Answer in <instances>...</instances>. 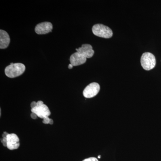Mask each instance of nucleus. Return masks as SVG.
I'll list each match as a JSON object with an SVG mask.
<instances>
[{"instance_id":"obj_6","label":"nucleus","mask_w":161,"mask_h":161,"mask_svg":"<svg viewBox=\"0 0 161 161\" xmlns=\"http://www.w3.org/2000/svg\"><path fill=\"white\" fill-rule=\"evenodd\" d=\"M52 28L53 26L50 22H43L36 25L35 31L38 35H44L51 32Z\"/></svg>"},{"instance_id":"obj_15","label":"nucleus","mask_w":161,"mask_h":161,"mask_svg":"<svg viewBox=\"0 0 161 161\" xmlns=\"http://www.w3.org/2000/svg\"><path fill=\"white\" fill-rule=\"evenodd\" d=\"M36 106H37V102H35L34 101V102H32V103H31V108H34V107H36Z\"/></svg>"},{"instance_id":"obj_7","label":"nucleus","mask_w":161,"mask_h":161,"mask_svg":"<svg viewBox=\"0 0 161 161\" xmlns=\"http://www.w3.org/2000/svg\"><path fill=\"white\" fill-rule=\"evenodd\" d=\"M7 147L9 150H14L19 148L20 145L19 139L15 133L9 134L7 137Z\"/></svg>"},{"instance_id":"obj_3","label":"nucleus","mask_w":161,"mask_h":161,"mask_svg":"<svg viewBox=\"0 0 161 161\" xmlns=\"http://www.w3.org/2000/svg\"><path fill=\"white\" fill-rule=\"evenodd\" d=\"M141 63L143 68L145 70L152 69L155 66L156 61L154 56L150 52H145L142 55Z\"/></svg>"},{"instance_id":"obj_9","label":"nucleus","mask_w":161,"mask_h":161,"mask_svg":"<svg viewBox=\"0 0 161 161\" xmlns=\"http://www.w3.org/2000/svg\"><path fill=\"white\" fill-rule=\"evenodd\" d=\"M87 59L77 51L71 56L69 60L71 64L74 66H76L85 63L87 61Z\"/></svg>"},{"instance_id":"obj_17","label":"nucleus","mask_w":161,"mask_h":161,"mask_svg":"<svg viewBox=\"0 0 161 161\" xmlns=\"http://www.w3.org/2000/svg\"><path fill=\"white\" fill-rule=\"evenodd\" d=\"M73 67H74V66H73L72 65L69 64L68 65V68L69 69H71L73 68Z\"/></svg>"},{"instance_id":"obj_5","label":"nucleus","mask_w":161,"mask_h":161,"mask_svg":"<svg viewBox=\"0 0 161 161\" xmlns=\"http://www.w3.org/2000/svg\"><path fill=\"white\" fill-rule=\"evenodd\" d=\"M31 112L35 113L38 117L41 119L48 117L51 115V112L49 108L45 104H43L41 105H37L36 107L31 108Z\"/></svg>"},{"instance_id":"obj_12","label":"nucleus","mask_w":161,"mask_h":161,"mask_svg":"<svg viewBox=\"0 0 161 161\" xmlns=\"http://www.w3.org/2000/svg\"><path fill=\"white\" fill-rule=\"evenodd\" d=\"M83 161H99L95 157H91L85 159Z\"/></svg>"},{"instance_id":"obj_11","label":"nucleus","mask_w":161,"mask_h":161,"mask_svg":"<svg viewBox=\"0 0 161 161\" xmlns=\"http://www.w3.org/2000/svg\"><path fill=\"white\" fill-rule=\"evenodd\" d=\"M42 123H45V124H52L53 123V121L52 119H51L49 117H47V118H44L43 119Z\"/></svg>"},{"instance_id":"obj_8","label":"nucleus","mask_w":161,"mask_h":161,"mask_svg":"<svg viewBox=\"0 0 161 161\" xmlns=\"http://www.w3.org/2000/svg\"><path fill=\"white\" fill-rule=\"evenodd\" d=\"M76 50L86 58L92 57L95 53L92 46L89 44H83L81 47L76 48Z\"/></svg>"},{"instance_id":"obj_13","label":"nucleus","mask_w":161,"mask_h":161,"mask_svg":"<svg viewBox=\"0 0 161 161\" xmlns=\"http://www.w3.org/2000/svg\"><path fill=\"white\" fill-rule=\"evenodd\" d=\"M2 143L3 145L4 146L7 147V137H5V138H3L2 140Z\"/></svg>"},{"instance_id":"obj_1","label":"nucleus","mask_w":161,"mask_h":161,"mask_svg":"<svg viewBox=\"0 0 161 161\" xmlns=\"http://www.w3.org/2000/svg\"><path fill=\"white\" fill-rule=\"evenodd\" d=\"M26 67L23 64L11 63L5 70V74L10 78H15L21 75L25 71Z\"/></svg>"},{"instance_id":"obj_16","label":"nucleus","mask_w":161,"mask_h":161,"mask_svg":"<svg viewBox=\"0 0 161 161\" xmlns=\"http://www.w3.org/2000/svg\"><path fill=\"white\" fill-rule=\"evenodd\" d=\"M8 134H8L7 132H4L3 133V134H2L3 138H5V137H7V135Z\"/></svg>"},{"instance_id":"obj_2","label":"nucleus","mask_w":161,"mask_h":161,"mask_svg":"<svg viewBox=\"0 0 161 161\" xmlns=\"http://www.w3.org/2000/svg\"><path fill=\"white\" fill-rule=\"evenodd\" d=\"M92 30L94 35L101 38H109L113 35L111 28L103 24H96L92 27Z\"/></svg>"},{"instance_id":"obj_10","label":"nucleus","mask_w":161,"mask_h":161,"mask_svg":"<svg viewBox=\"0 0 161 161\" xmlns=\"http://www.w3.org/2000/svg\"><path fill=\"white\" fill-rule=\"evenodd\" d=\"M10 43V36L7 32L4 30H0V48H7Z\"/></svg>"},{"instance_id":"obj_4","label":"nucleus","mask_w":161,"mask_h":161,"mask_svg":"<svg viewBox=\"0 0 161 161\" xmlns=\"http://www.w3.org/2000/svg\"><path fill=\"white\" fill-rule=\"evenodd\" d=\"M100 91V86L98 83H93L88 85L83 92L86 98H92L96 96Z\"/></svg>"},{"instance_id":"obj_18","label":"nucleus","mask_w":161,"mask_h":161,"mask_svg":"<svg viewBox=\"0 0 161 161\" xmlns=\"http://www.w3.org/2000/svg\"><path fill=\"white\" fill-rule=\"evenodd\" d=\"M100 158H101V156L100 155L98 156V158H99V159H100Z\"/></svg>"},{"instance_id":"obj_14","label":"nucleus","mask_w":161,"mask_h":161,"mask_svg":"<svg viewBox=\"0 0 161 161\" xmlns=\"http://www.w3.org/2000/svg\"><path fill=\"white\" fill-rule=\"evenodd\" d=\"M31 118H32L33 119H36V118H37V116H37V115L35 114V113H33V112H32V113H31Z\"/></svg>"}]
</instances>
